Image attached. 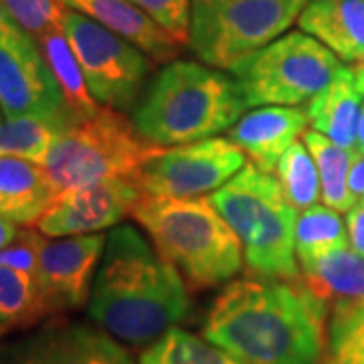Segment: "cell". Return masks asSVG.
I'll return each instance as SVG.
<instances>
[{
	"instance_id": "cell-5",
	"label": "cell",
	"mask_w": 364,
	"mask_h": 364,
	"mask_svg": "<svg viewBox=\"0 0 364 364\" xmlns=\"http://www.w3.org/2000/svg\"><path fill=\"white\" fill-rule=\"evenodd\" d=\"M241 241L249 273L273 279H299L296 255L298 210L272 172L247 162L239 174L208 196Z\"/></svg>"
},
{
	"instance_id": "cell-24",
	"label": "cell",
	"mask_w": 364,
	"mask_h": 364,
	"mask_svg": "<svg viewBox=\"0 0 364 364\" xmlns=\"http://www.w3.org/2000/svg\"><path fill=\"white\" fill-rule=\"evenodd\" d=\"M350 245L348 231L338 210L322 205L301 210L296 221V255L299 265L320 259L328 253Z\"/></svg>"
},
{
	"instance_id": "cell-26",
	"label": "cell",
	"mask_w": 364,
	"mask_h": 364,
	"mask_svg": "<svg viewBox=\"0 0 364 364\" xmlns=\"http://www.w3.org/2000/svg\"><path fill=\"white\" fill-rule=\"evenodd\" d=\"M322 364H364V299L334 304Z\"/></svg>"
},
{
	"instance_id": "cell-15",
	"label": "cell",
	"mask_w": 364,
	"mask_h": 364,
	"mask_svg": "<svg viewBox=\"0 0 364 364\" xmlns=\"http://www.w3.org/2000/svg\"><path fill=\"white\" fill-rule=\"evenodd\" d=\"M308 124L310 117L304 107L267 105L241 117L229 130V140L249 154L257 168L273 172L279 158L306 132Z\"/></svg>"
},
{
	"instance_id": "cell-14",
	"label": "cell",
	"mask_w": 364,
	"mask_h": 364,
	"mask_svg": "<svg viewBox=\"0 0 364 364\" xmlns=\"http://www.w3.org/2000/svg\"><path fill=\"white\" fill-rule=\"evenodd\" d=\"M142 196V188L134 178H116L71 188L53 198L37 221V231L47 237L102 233L132 215Z\"/></svg>"
},
{
	"instance_id": "cell-25",
	"label": "cell",
	"mask_w": 364,
	"mask_h": 364,
	"mask_svg": "<svg viewBox=\"0 0 364 364\" xmlns=\"http://www.w3.org/2000/svg\"><path fill=\"white\" fill-rule=\"evenodd\" d=\"M140 364H245L207 338L195 336L178 326L148 344Z\"/></svg>"
},
{
	"instance_id": "cell-10",
	"label": "cell",
	"mask_w": 364,
	"mask_h": 364,
	"mask_svg": "<svg viewBox=\"0 0 364 364\" xmlns=\"http://www.w3.org/2000/svg\"><path fill=\"white\" fill-rule=\"evenodd\" d=\"M245 152L225 138L162 148L136 174L144 195L196 198L219 191L245 166Z\"/></svg>"
},
{
	"instance_id": "cell-11",
	"label": "cell",
	"mask_w": 364,
	"mask_h": 364,
	"mask_svg": "<svg viewBox=\"0 0 364 364\" xmlns=\"http://www.w3.org/2000/svg\"><path fill=\"white\" fill-rule=\"evenodd\" d=\"M107 235L43 237L37 251V322L49 316L81 310L90 304L97 263Z\"/></svg>"
},
{
	"instance_id": "cell-8",
	"label": "cell",
	"mask_w": 364,
	"mask_h": 364,
	"mask_svg": "<svg viewBox=\"0 0 364 364\" xmlns=\"http://www.w3.org/2000/svg\"><path fill=\"white\" fill-rule=\"evenodd\" d=\"M344 69L338 55L304 31H291L235 67L247 107L301 105L324 91Z\"/></svg>"
},
{
	"instance_id": "cell-3",
	"label": "cell",
	"mask_w": 364,
	"mask_h": 364,
	"mask_svg": "<svg viewBox=\"0 0 364 364\" xmlns=\"http://www.w3.org/2000/svg\"><path fill=\"white\" fill-rule=\"evenodd\" d=\"M247 109L237 81L221 69L170 61L134 107V126L148 142L170 148L231 130Z\"/></svg>"
},
{
	"instance_id": "cell-28",
	"label": "cell",
	"mask_w": 364,
	"mask_h": 364,
	"mask_svg": "<svg viewBox=\"0 0 364 364\" xmlns=\"http://www.w3.org/2000/svg\"><path fill=\"white\" fill-rule=\"evenodd\" d=\"M37 322L35 273L0 265V332Z\"/></svg>"
},
{
	"instance_id": "cell-19",
	"label": "cell",
	"mask_w": 364,
	"mask_h": 364,
	"mask_svg": "<svg viewBox=\"0 0 364 364\" xmlns=\"http://www.w3.org/2000/svg\"><path fill=\"white\" fill-rule=\"evenodd\" d=\"M360 109L363 93L356 87L350 67H344L336 79L310 100L306 107L314 130L346 150H356Z\"/></svg>"
},
{
	"instance_id": "cell-22",
	"label": "cell",
	"mask_w": 364,
	"mask_h": 364,
	"mask_svg": "<svg viewBox=\"0 0 364 364\" xmlns=\"http://www.w3.org/2000/svg\"><path fill=\"white\" fill-rule=\"evenodd\" d=\"M37 45L59 83V90L63 93L69 114L75 119H83V117L97 114L102 109V105L97 104L91 95L85 75H83L77 57L67 41L63 26L45 33L43 37L37 39Z\"/></svg>"
},
{
	"instance_id": "cell-23",
	"label": "cell",
	"mask_w": 364,
	"mask_h": 364,
	"mask_svg": "<svg viewBox=\"0 0 364 364\" xmlns=\"http://www.w3.org/2000/svg\"><path fill=\"white\" fill-rule=\"evenodd\" d=\"M301 136L318 166L322 200L326 203V207L334 208L338 213L350 210L356 205V200L348 188V172L356 152L342 148L316 130H306Z\"/></svg>"
},
{
	"instance_id": "cell-37",
	"label": "cell",
	"mask_w": 364,
	"mask_h": 364,
	"mask_svg": "<svg viewBox=\"0 0 364 364\" xmlns=\"http://www.w3.org/2000/svg\"><path fill=\"white\" fill-rule=\"evenodd\" d=\"M358 63H360V61H358ZM363 63H364V59H363Z\"/></svg>"
},
{
	"instance_id": "cell-1",
	"label": "cell",
	"mask_w": 364,
	"mask_h": 364,
	"mask_svg": "<svg viewBox=\"0 0 364 364\" xmlns=\"http://www.w3.org/2000/svg\"><path fill=\"white\" fill-rule=\"evenodd\" d=\"M328 301L306 282L243 277L217 296L203 336L245 364H320Z\"/></svg>"
},
{
	"instance_id": "cell-13",
	"label": "cell",
	"mask_w": 364,
	"mask_h": 364,
	"mask_svg": "<svg viewBox=\"0 0 364 364\" xmlns=\"http://www.w3.org/2000/svg\"><path fill=\"white\" fill-rule=\"evenodd\" d=\"M0 109L6 117L69 112L37 41L25 31L0 33Z\"/></svg>"
},
{
	"instance_id": "cell-27",
	"label": "cell",
	"mask_w": 364,
	"mask_h": 364,
	"mask_svg": "<svg viewBox=\"0 0 364 364\" xmlns=\"http://www.w3.org/2000/svg\"><path fill=\"white\" fill-rule=\"evenodd\" d=\"M275 178L282 186L286 200L298 213L314 207L320 198V174L312 154L304 140H296L279 158Z\"/></svg>"
},
{
	"instance_id": "cell-36",
	"label": "cell",
	"mask_w": 364,
	"mask_h": 364,
	"mask_svg": "<svg viewBox=\"0 0 364 364\" xmlns=\"http://www.w3.org/2000/svg\"><path fill=\"white\" fill-rule=\"evenodd\" d=\"M352 71H354V79H356V87L358 91L364 95V63H356V65L352 67Z\"/></svg>"
},
{
	"instance_id": "cell-4",
	"label": "cell",
	"mask_w": 364,
	"mask_h": 364,
	"mask_svg": "<svg viewBox=\"0 0 364 364\" xmlns=\"http://www.w3.org/2000/svg\"><path fill=\"white\" fill-rule=\"evenodd\" d=\"M132 215L191 286H219L243 267L241 241L208 196L144 195Z\"/></svg>"
},
{
	"instance_id": "cell-6",
	"label": "cell",
	"mask_w": 364,
	"mask_h": 364,
	"mask_svg": "<svg viewBox=\"0 0 364 364\" xmlns=\"http://www.w3.org/2000/svg\"><path fill=\"white\" fill-rule=\"evenodd\" d=\"M160 152L162 146L148 142L122 112L102 105L97 114L75 119L67 128L43 168L57 196L95 182L136 178Z\"/></svg>"
},
{
	"instance_id": "cell-12",
	"label": "cell",
	"mask_w": 364,
	"mask_h": 364,
	"mask_svg": "<svg viewBox=\"0 0 364 364\" xmlns=\"http://www.w3.org/2000/svg\"><path fill=\"white\" fill-rule=\"evenodd\" d=\"M0 364H136L128 348L100 326L53 318L0 348Z\"/></svg>"
},
{
	"instance_id": "cell-20",
	"label": "cell",
	"mask_w": 364,
	"mask_h": 364,
	"mask_svg": "<svg viewBox=\"0 0 364 364\" xmlns=\"http://www.w3.org/2000/svg\"><path fill=\"white\" fill-rule=\"evenodd\" d=\"M75 122L69 112L55 116H16L0 122V156L45 164L55 144Z\"/></svg>"
},
{
	"instance_id": "cell-16",
	"label": "cell",
	"mask_w": 364,
	"mask_h": 364,
	"mask_svg": "<svg viewBox=\"0 0 364 364\" xmlns=\"http://www.w3.org/2000/svg\"><path fill=\"white\" fill-rule=\"evenodd\" d=\"M65 9L85 14L142 49L154 63H168L182 49L166 28L130 0H59Z\"/></svg>"
},
{
	"instance_id": "cell-33",
	"label": "cell",
	"mask_w": 364,
	"mask_h": 364,
	"mask_svg": "<svg viewBox=\"0 0 364 364\" xmlns=\"http://www.w3.org/2000/svg\"><path fill=\"white\" fill-rule=\"evenodd\" d=\"M18 229H16V223L6 221L0 217V251L6 249L9 245H13L14 241L18 239Z\"/></svg>"
},
{
	"instance_id": "cell-21",
	"label": "cell",
	"mask_w": 364,
	"mask_h": 364,
	"mask_svg": "<svg viewBox=\"0 0 364 364\" xmlns=\"http://www.w3.org/2000/svg\"><path fill=\"white\" fill-rule=\"evenodd\" d=\"M301 279L316 296L328 301L364 299V255L344 247L320 259L301 263Z\"/></svg>"
},
{
	"instance_id": "cell-18",
	"label": "cell",
	"mask_w": 364,
	"mask_h": 364,
	"mask_svg": "<svg viewBox=\"0 0 364 364\" xmlns=\"http://www.w3.org/2000/svg\"><path fill=\"white\" fill-rule=\"evenodd\" d=\"M55 188L41 164L0 156V217L16 225H33L49 208Z\"/></svg>"
},
{
	"instance_id": "cell-29",
	"label": "cell",
	"mask_w": 364,
	"mask_h": 364,
	"mask_svg": "<svg viewBox=\"0 0 364 364\" xmlns=\"http://www.w3.org/2000/svg\"><path fill=\"white\" fill-rule=\"evenodd\" d=\"M16 25L37 41L53 28L63 26L65 6L59 0H0Z\"/></svg>"
},
{
	"instance_id": "cell-34",
	"label": "cell",
	"mask_w": 364,
	"mask_h": 364,
	"mask_svg": "<svg viewBox=\"0 0 364 364\" xmlns=\"http://www.w3.org/2000/svg\"><path fill=\"white\" fill-rule=\"evenodd\" d=\"M14 31H23V28L14 23L13 16L6 13V9L0 2V33H14Z\"/></svg>"
},
{
	"instance_id": "cell-2",
	"label": "cell",
	"mask_w": 364,
	"mask_h": 364,
	"mask_svg": "<svg viewBox=\"0 0 364 364\" xmlns=\"http://www.w3.org/2000/svg\"><path fill=\"white\" fill-rule=\"evenodd\" d=\"M87 312L107 334L132 346L152 344L191 314L178 269L136 227L107 233Z\"/></svg>"
},
{
	"instance_id": "cell-30",
	"label": "cell",
	"mask_w": 364,
	"mask_h": 364,
	"mask_svg": "<svg viewBox=\"0 0 364 364\" xmlns=\"http://www.w3.org/2000/svg\"><path fill=\"white\" fill-rule=\"evenodd\" d=\"M130 2L148 16H152L158 25L166 28L182 45L188 41L193 0H130Z\"/></svg>"
},
{
	"instance_id": "cell-17",
	"label": "cell",
	"mask_w": 364,
	"mask_h": 364,
	"mask_svg": "<svg viewBox=\"0 0 364 364\" xmlns=\"http://www.w3.org/2000/svg\"><path fill=\"white\" fill-rule=\"evenodd\" d=\"M298 25L342 61L364 59V0H310Z\"/></svg>"
},
{
	"instance_id": "cell-7",
	"label": "cell",
	"mask_w": 364,
	"mask_h": 364,
	"mask_svg": "<svg viewBox=\"0 0 364 364\" xmlns=\"http://www.w3.org/2000/svg\"><path fill=\"white\" fill-rule=\"evenodd\" d=\"M310 0H193L188 43L215 69H231L279 39Z\"/></svg>"
},
{
	"instance_id": "cell-31",
	"label": "cell",
	"mask_w": 364,
	"mask_h": 364,
	"mask_svg": "<svg viewBox=\"0 0 364 364\" xmlns=\"http://www.w3.org/2000/svg\"><path fill=\"white\" fill-rule=\"evenodd\" d=\"M346 225H348V239L352 249L364 255V198L356 200V205L348 210Z\"/></svg>"
},
{
	"instance_id": "cell-35",
	"label": "cell",
	"mask_w": 364,
	"mask_h": 364,
	"mask_svg": "<svg viewBox=\"0 0 364 364\" xmlns=\"http://www.w3.org/2000/svg\"><path fill=\"white\" fill-rule=\"evenodd\" d=\"M356 154H364V104L360 109V119H358V132H356Z\"/></svg>"
},
{
	"instance_id": "cell-32",
	"label": "cell",
	"mask_w": 364,
	"mask_h": 364,
	"mask_svg": "<svg viewBox=\"0 0 364 364\" xmlns=\"http://www.w3.org/2000/svg\"><path fill=\"white\" fill-rule=\"evenodd\" d=\"M348 188L354 200L364 198V154H354L350 172H348Z\"/></svg>"
},
{
	"instance_id": "cell-9",
	"label": "cell",
	"mask_w": 364,
	"mask_h": 364,
	"mask_svg": "<svg viewBox=\"0 0 364 364\" xmlns=\"http://www.w3.org/2000/svg\"><path fill=\"white\" fill-rule=\"evenodd\" d=\"M63 31L97 104L128 112L140 102L152 59L130 41L85 14L65 9Z\"/></svg>"
}]
</instances>
